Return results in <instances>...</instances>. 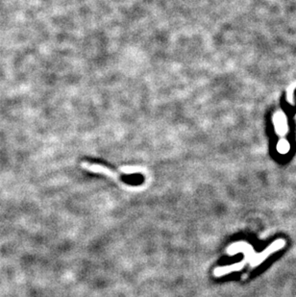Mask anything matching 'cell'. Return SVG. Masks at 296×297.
I'll return each mask as SVG.
<instances>
[{"label": "cell", "instance_id": "3957f363", "mask_svg": "<svg viewBox=\"0 0 296 297\" xmlns=\"http://www.w3.org/2000/svg\"><path fill=\"white\" fill-rule=\"evenodd\" d=\"M242 266H243V262L236 263V264L228 265V266H224V267H219V268H217V269L215 270V275H216L217 277H221L222 275L228 274V273H230V272L240 270V269H241Z\"/></svg>", "mask_w": 296, "mask_h": 297}, {"label": "cell", "instance_id": "7a4b0ae2", "mask_svg": "<svg viewBox=\"0 0 296 297\" xmlns=\"http://www.w3.org/2000/svg\"><path fill=\"white\" fill-rule=\"evenodd\" d=\"M285 245V241H276L275 242H273L269 247H267L263 252L254 255L253 259L251 260V265L252 266H256L259 264L260 262H262L265 260L269 255H271L273 252L281 249L283 246Z\"/></svg>", "mask_w": 296, "mask_h": 297}, {"label": "cell", "instance_id": "6da1fadb", "mask_svg": "<svg viewBox=\"0 0 296 297\" xmlns=\"http://www.w3.org/2000/svg\"><path fill=\"white\" fill-rule=\"evenodd\" d=\"M83 167L93 172H98V173H103L107 174L109 176L112 177L113 179L117 181H122L126 182L128 184H141L144 181V177L140 174H135V175H121L118 172L112 170L110 167L103 166L101 164H96V163H89L85 162L83 163Z\"/></svg>", "mask_w": 296, "mask_h": 297}]
</instances>
